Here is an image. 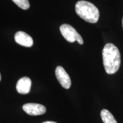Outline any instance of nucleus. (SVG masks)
<instances>
[{
	"mask_svg": "<svg viewBox=\"0 0 123 123\" xmlns=\"http://www.w3.org/2000/svg\"><path fill=\"white\" fill-rule=\"evenodd\" d=\"M102 55L106 73L108 74L116 73L121 63L120 54L117 47L112 43L106 44L103 49Z\"/></svg>",
	"mask_w": 123,
	"mask_h": 123,
	"instance_id": "nucleus-1",
	"label": "nucleus"
},
{
	"mask_svg": "<svg viewBox=\"0 0 123 123\" xmlns=\"http://www.w3.org/2000/svg\"><path fill=\"white\" fill-rule=\"evenodd\" d=\"M75 11L77 14L86 22L94 24L99 19V10L94 5L88 1H78L75 5Z\"/></svg>",
	"mask_w": 123,
	"mask_h": 123,
	"instance_id": "nucleus-2",
	"label": "nucleus"
},
{
	"mask_svg": "<svg viewBox=\"0 0 123 123\" xmlns=\"http://www.w3.org/2000/svg\"><path fill=\"white\" fill-rule=\"evenodd\" d=\"M60 31L62 35L69 42L73 43L77 41L79 44L83 43V40L76 30L73 26L68 24H63L60 26Z\"/></svg>",
	"mask_w": 123,
	"mask_h": 123,
	"instance_id": "nucleus-3",
	"label": "nucleus"
},
{
	"mask_svg": "<svg viewBox=\"0 0 123 123\" xmlns=\"http://www.w3.org/2000/svg\"><path fill=\"white\" fill-rule=\"evenodd\" d=\"M56 79L63 87L66 89L70 88L71 81L70 76L62 66H58L55 70Z\"/></svg>",
	"mask_w": 123,
	"mask_h": 123,
	"instance_id": "nucleus-4",
	"label": "nucleus"
},
{
	"mask_svg": "<svg viewBox=\"0 0 123 123\" xmlns=\"http://www.w3.org/2000/svg\"><path fill=\"white\" fill-rule=\"evenodd\" d=\"M26 113L31 116H37L44 114L46 112V107L44 105L37 103H27L22 107Z\"/></svg>",
	"mask_w": 123,
	"mask_h": 123,
	"instance_id": "nucleus-5",
	"label": "nucleus"
},
{
	"mask_svg": "<svg viewBox=\"0 0 123 123\" xmlns=\"http://www.w3.org/2000/svg\"><path fill=\"white\" fill-rule=\"evenodd\" d=\"M15 41L20 45L30 47L33 44V40L30 35L24 31H18L14 36Z\"/></svg>",
	"mask_w": 123,
	"mask_h": 123,
	"instance_id": "nucleus-6",
	"label": "nucleus"
},
{
	"mask_svg": "<svg viewBox=\"0 0 123 123\" xmlns=\"http://www.w3.org/2000/svg\"><path fill=\"white\" fill-rule=\"evenodd\" d=\"M31 86V81L28 77H23L18 81L16 89L21 94H27L30 92Z\"/></svg>",
	"mask_w": 123,
	"mask_h": 123,
	"instance_id": "nucleus-7",
	"label": "nucleus"
},
{
	"mask_svg": "<svg viewBox=\"0 0 123 123\" xmlns=\"http://www.w3.org/2000/svg\"><path fill=\"white\" fill-rule=\"evenodd\" d=\"M100 116L103 123H117L114 117L108 110L103 109L101 111Z\"/></svg>",
	"mask_w": 123,
	"mask_h": 123,
	"instance_id": "nucleus-8",
	"label": "nucleus"
},
{
	"mask_svg": "<svg viewBox=\"0 0 123 123\" xmlns=\"http://www.w3.org/2000/svg\"><path fill=\"white\" fill-rule=\"evenodd\" d=\"M20 8L27 10L30 7L29 0H12Z\"/></svg>",
	"mask_w": 123,
	"mask_h": 123,
	"instance_id": "nucleus-9",
	"label": "nucleus"
},
{
	"mask_svg": "<svg viewBox=\"0 0 123 123\" xmlns=\"http://www.w3.org/2000/svg\"><path fill=\"white\" fill-rule=\"evenodd\" d=\"M42 123H57L54 122V121H45V122H43Z\"/></svg>",
	"mask_w": 123,
	"mask_h": 123,
	"instance_id": "nucleus-10",
	"label": "nucleus"
},
{
	"mask_svg": "<svg viewBox=\"0 0 123 123\" xmlns=\"http://www.w3.org/2000/svg\"><path fill=\"white\" fill-rule=\"evenodd\" d=\"M122 25H123V19H122Z\"/></svg>",
	"mask_w": 123,
	"mask_h": 123,
	"instance_id": "nucleus-11",
	"label": "nucleus"
},
{
	"mask_svg": "<svg viewBox=\"0 0 123 123\" xmlns=\"http://www.w3.org/2000/svg\"><path fill=\"white\" fill-rule=\"evenodd\" d=\"M1 74H0V81H1Z\"/></svg>",
	"mask_w": 123,
	"mask_h": 123,
	"instance_id": "nucleus-12",
	"label": "nucleus"
}]
</instances>
